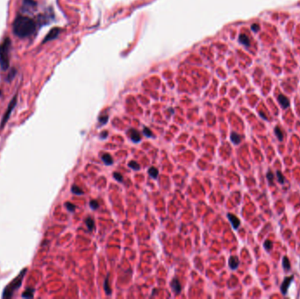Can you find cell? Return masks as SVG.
Listing matches in <instances>:
<instances>
[{"label": "cell", "instance_id": "6da1fadb", "mask_svg": "<svg viewBox=\"0 0 300 299\" xmlns=\"http://www.w3.org/2000/svg\"><path fill=\"white\" fill-rule=\"evenodd\" d=\"M36 30V24L33 19L27 16L19 15L13 24V32L19 38L24 39L33 35Z\"/></svg>", "mask_w": 300, "mask_h": 299}, {"label": "cell", "instance_id": "7a4b0ae2", "mask_svg": "<svg viewBox=\"0 0 300 299\" xmlns=\"http://www.w3.org/2000/svg\"><path fill=\"white\" fill-rule=\"evenodd\" d=\"M27 268H24L22 271L15 277V278L8 284V285L5 288L4 291H3V295H2V297L3 298H11L13 297V294L15 293V291H17L20 288L22 285V283H23V280H24V277L27 274Z\"/></svg>", "mask_w": 300, "mask_h": 299}, {"label": "cell", "instance_id": "3957f363", "mask_svg": "<svg viewBox=\"0 0 300 299\" xmlns=\"http://www.w3.org/2000/svg\"><path fill=\"white\" fill-rule=\"evenodd\" d=\"M11 48H12L11 39L5 38L0 44V66L4 70H6L10 65Z\"/></svg>", "mask_w": 300, "mask_h": 299}, {"label": "cell", "instance_id": "277c9868", "mask_svg": "<svg viewBox=\"0 0 300 299\" xmlns=\"http://www.w3.org/2000/svg\"><path fill=\"white\" fill-rule=\"evenodd\" d=\"M16 104H17V95L14 96L13 97V99L11 100V102L9 103L8 106H7L6 111H5V114H4V116H3L2 120H1V123H0V130L3 129L4 126H5V124H6L7 121H8V119H10V116H11V114H12L13 109L15 108V106H16Z\"/></svg>", "mask_w": 300, "mask_h": 299}, {"label": "cell", "instance_id": "5b68a950", "mask_svg": "<svg viewBox=\"0 0 300 299\" xmlns=\"http://www.w3.org/2000/svg\"><path fill=\"white\" fill-rule=\"evenodd\" d=\"M60 33H61V29H60V28H58V27L52 28V29L48 32V34L45 36L44 40L42 41V43H46V42H48V41L55 40V39H56V38L58 37V35H59Z\"/></svg>", "mask_w": 300, "mask_h": 299}, {"label": "cell", "instance_id": "8992f818", "mask_svg": "<svg viewBox=\"0 0 300 299\" xmlns=\"http://www.w3.org/2000/svg\"><path fill=\"white\" fill-rule=\"evenodd\" d=\"M293 280H294V275H291V276H288V277H285V278H284V282H283V283H282V285H281V288H280L281 292H282V294H283L284 296H285V295L287 294L288 290H289V288H290V285L291 284V283L293 282Z\"/></svg>", "mask_w": 300, "mask_h": 299}, {"label": "cell", "instance_id": "52a82bcc", "mask_svg": "<svg viewBox=\"0 0 300 299\" xmlns=\"http://www.w3.org/2000/svg\"><path fill=\"white\" fill-rule=\"evenodd\" d=\"M127 134H128L130 139H131V140L133 142L137 143L140 142L141 140V136L140 134V133L137 130L134 129V128H131V129L128 130L127 131Z\"/></svg>", "mask_w": 300, "mask_h": 299}, {"label": "cell", "instance_id": "ba28073f", "mask_svg": "<svg viewBox=\"0 0 300 299\" xmlns=\"http://www.w3.org/2000/svg\"><path fill=\"white\" fill-rule=\"evenodd\" d=\"M227 217H228L230 223L232 224V228L235 229V230H237L240 227V221L239 218L236 217V216H234L232 213H228L227 214Z\"/></svg>", "mask_w": 300, "mask_h": 299}, {"label": "cell", "instance_id": "9c48e42d", "mask_svg": "<svg viewBox=\"0 0 300 299\" xmlns=\"http://www.w3.org/2000/svg\"><path fill=\"white\" fill-rule=\"evenodd\" d=\"M277 100H278V103L281 104V106H282L284 109H287L289 106H290V100H289V98H288L287 97H285L284 95L280 94V95L277 97Z\"/></svg>", "mask_w": 300, "mask_h": 299}, {"label": "cell", "instance_id": "30bf717a", "mask_svg": "<svg viewBox=\"0 0 300 299\" xmlns=\"http://www.w3.org/2000/svg\"><path fill=\"white\" fill-rule=\"evenodd\" d=\"M228 264H229L230 268L232 269V270L237 269L240 264V261L238 257H236V256H231L229 258V261H228Z\"/></svg>", "mask_w": 300, "mask_h": 299}, {"label": "cell", "instance_id": "8fae6325", "mask_svg": "<svg viewBox=\"0 0 300 299\" xmlns=\"http://www.w3.org/2000/svg\"><path fill=\"white\" fill-rule=\"evenodd\" d=\"M171 288L173 290V291L176 293V294H178V293L181 292L182 290V288H181V284H180V282L178 281V279L174 278L170 283Z\"/></svg>", "mask_w": 300, "mask_h": 299}, {"label": "cell", "instance_id": "7c38bea8", "mask_svg": "<svg viewBox=\"0 0 300 299\" xmlns=\"http://www.w3.org/2000/svg\"><path fill=\"white\" fill-rule=\"evenodd\" d=\"M36 6V2L34 0H23V9L24 10H33Z\"/></svg>", "mask_w": 300, "mask_h": 299}, {"label": "cell", "instance_id": "4fadbf2b", "mask_svg": "<svg viewBox=\"0 0 300 299\" xmlns=\"http://www.w3.org/2000/svg\"><path fill=\"white\" fill-rule=\"evenodd\" d=\"M230 139H231V141L234 145H239L240 143L241 142V136L238 134L237 133H234V132H232V133H231Z\"/></svg>", "mask_w": 300, "mask_h": 299}, {"label": "cell", "instance_id": "5bb4252c", "mask_svg": "<svg viewBox=\"0 0 300 299\" xmlns=\"http://www.w3.org/2000/svg\"><path fill=\"white\" fill-rule=\"evenodd\" d=\"M34 288H28L27 289L23 294H22V297L23 298H33L34 295Z\"/></svg>", "mask_w": 300, "mask_h": 299}, {"label": "cell", "instance_id": "9a60e30c", "mask_svg": "<svg viewBox=\"0 0 300 299\" xmlns=\"http://www.w3.org/2000/svg\"><path fill=\"white\" fill-rule=\"evenodd\" d=\"M239 41L242 45H244L246 47H248L250 45V40H249V38L246 34H240V35Z\"/></svg>", "mask_w": 300, "mask_h": 299}, {"label": "cell", "instance_id": "2e32d148", "mask_svg": "<svg viewBox=\"0 0 300 299\" xmlns=\"http://www.w3.org/2000/svg\"><path fill=\"white\" fill-rule=\"evenodd\" d=\"M101 158H102V161L105 165L110 166V165H112L113 163V159H112V157L109 154H104Z\"/></svg>", "mask_w": 300, "mask_h": 299}, {"label": "cell", "instance_id": "e0dca14e", "mask_svg": "<svg viewBox=\"0 0 300 299\" xmlns=\"http://www.w3.org/2000/svg\"><path fill=\"white\" fill-rule=\"evenodd\" d=\"M274 132H275V134L276 136V138L278 139V140L279 141H283L284 140V133H283V131H282V129L280 128L279 126H276Z\"/></svg>", "mask_w": 300, "mask_h": 299}, {"label": "cell", "instance_id": "ac0fdd59", "mask_svg": "<svg viewBox=\"0 0 300 299\" xmlns=\"http://www.w3.org/2000/svg\"><path fill=\"white\" fill-rule=\"evenodd\" d=\"M283 268L285 271L291 270V262L287 256H284L283 258Z\"/></svg>", "mask_w": 300, "mask_h": 299}, {"label": "cell", "instance_id": "d6986e66", "mask_svg": "<svg viewBox=\"0 0 300 299\" xmlns=\"http://www.w3.org/2000/svg\"><path fill=\"white\" fill-rule=\"evenodd\" d=\"M85 224L87 225V228L89 229V231H92L93 228H94V220L91 218V217H87L85 219Z\"/></svg>", "mask_w": 300, "mask_h": 299}, {"label": "cell", "instance_id": "ffe728a7", "mask_svg": "<svg viewBox=\"0 0 300 299\" xmlns=\"http://www.w3.org/2000/svg\"><path fill=\"white\" fill-rule=\"evenodd\" d=\"M148 174H149V176L152 178L156 179L157 177H158V170L155 168L152 167V168H150L149 170H148Z\"/></svg>", "mask_w": 300, "mask_h": 299}, {"label": "cell", "instance_id": "44dd1931", "mask_svg": "<svg viewBox=\"0 0 300 299\" xmlns=\"http://www.w3.org/2000/svg\"><path fill=\"white\" fill-rule=\"evenodd\" d=\"M71 192L73 194H75V195H82L83 194V191L82 190H81L79 187H77L76 185H73L71 187Z\"/></svg>", "mask_w": 300, "mask_h": 299}, {"label": "cell", "instance_id": "7402d4cb", "mask_svg": "<svg viewBox=\"0 0 300 299\" xmlns=\"http://www.w3.org/2000/svg\"><path fill=\"white\" fill-rule=\"evenodd\" d=\"M104 290H105V292L107 293L108 295H111V293H112V290H111V288H110V286H109V278H108V275L106 276V278H105V281H104Z\"/></svg>", "mask_w": 300, "mask_h": 299}, {"label": "cell", "instance_id": "603a6c76", "mask_svg": "<svg viewBox=\"0 0 300 299\" xmlns=\"http://www.w3.org/2000/svg\"><path fill=\"white\" fill-rule=\"evenodd\" d=\"M272 246H273V244L272 242H271V240L266 239V240L264 241V243H263V247L265 248V250H267L268 252H270V250L272 249Z\"/></svg>", "mask_w": 300, "mask_h": 299}, {"label": "cell", "instance_id": "cb8c5ba5", "mask_svg": "<svg viewBox=\"0 0 300 299\" xmlns=\"http://www.w3.org/2000/svg\"><path fill=\"white\" fill-rule=\"evenodd\" d=\"M276 177H277V181L279 182L280 184H284V182H285V178H284V175L281 173V171H279V170L276 171Z\"/></svg>", "mask_w": 300, "mask_h": 299}, {"label": "cell", "instance_id": "d4e9b609", "mask_svg": "<svg viewBox=\"0 0 300 299\" xmlns=\"http://www.w3.org/2000/svg\"><path fill=\"white\" fill-rule=\"evenodd\" d=\"M128 166H129L131 169H133V170H139L140 169H141L140 164H139L138 162H134V161H131V162L128 163Z\"/></svg>", "mask_w": 300, "mask_h": 299}, {"label": "cell", "instance_id": "484cf974", "mask_svg": "<svg viewBox=\"0 0 300 299\" xmlns=\"http://www.w3.org/2000/svg\"><path fill=\"white\" fill-rule=\"evenodd\" d=\"M266 177H267V179H268V181H269V185H272V184H274V182H273V180H274V175H273V173L271 172V171H270V170H269V172L267 173Z\"/></svg>", "mask_w": 300, "mask_h": 299}, {"label": "cell", "instance_id": "4316f807", "mask_svg": "<svg viewBox=\"0 0 300 299\" xmlns=\"http://www.w3.org/2000/svg\"><path fill=\"white\" fill-rule=\"evenodd\" d=\"M65 206H66V208H67V210H68V211H71V212H73V211H75V204H71V203H66L65 204Z\"/></svg>", "mask_w": 300, "mask_h": 299}, {"label": "cell", "instance_id": "83f0119b", "mask_svg": "<svg viewBox=\"0 0 300 299\" xmlns=\"http://www.w3.org/2000/svg\"><path fill=\"white\" fill-rule=\"evenodd\" d=\"M90 206L91 209L97 210V209L98 208V206H99V204H98L97 201H96V200H91V201L90 202Z\"/></svg>", "mask_w": 300, "mask_h": 299}, {"label": "cell", "instance_id": "f1b7e54d", "mask_svg": "<svg viewBox=\"0 0 300 299\" xmlns=\"http://www.w3.org/2000/svg\"><path fill=\"white\" fill-rule=\"evenodd\" d=\"M108 116H100L99 117V119H98V120H99V122H100V124L101 125H105L106 123H107V121H108Z\"/></svg>", "mask_w": 300, "mask_h": 299}, {"label": "cell", "instance_id": "f546056e", "mask_svg": "<svg viewBox=\"0 0 300 299\" xmlns=\"http://www.w3.org/2000/svg\"><path fill=\"white\" fill-rule=\"evenodd\" d=\"M143 133H144V135L147 136V137H154L153 133H152V132H151V130L148 129V127H144L143 128Z\"/></svg>", "mask_w": 300, "mask_h": 299}, {"label": "cell", "instance_id": "4dcf8cb0", "mask_svg": "<svg viewBox=\"0 0 300 299\" xmlns=\"http://www.w3.org/2000/svg\"><path fill=\"white\" fill-rule=\"evenodd\" d=\"M113 177L116 179L118 182H123V177L120 175V174H119V173H117V172H114V173H113Z\"/></svg>", "mask_w": 300, "mask_h": 299}, {"label": "cell", "instance_id": "1f68e13d", "mask_svg": "<svg viewBox=\"0 0 300 299\" xmlns=\"http://www.w3.org/2000/svg\"><path fill=\"white\" fill-rule=\"evenodd\" d=\"M251 29H252L253 31L254 32H258L260 30V27H259V25H257V24H253L252 26H251Z\"/></svg>", "mask_w": 300, "mask_h": 299}, {"label": "cell", "instance_id": "d6a6232c", "mask_svg": "<svg viewBox=\"0 0 300 299\" xmlns=\"http://www.w3.org/2000/svg\"><path fill=\"white\" fill-rule=\"evenodd\" d=\"M15 74H16V71L13 69V70H12V71L9 73V75H8V77H7V78H8L9 80H12V79H13L14 76H15Z\"/></svg>", "mask_w": 300, "mask_h": 299}, {"label": "cell", "instance_id": "836d02e7", "mask_svg": "<svg viewBox=\"0 0 300 299\" xmlns=\"http://www.w3.org/2000/svg\"><path fill=\"white\" fill-rule=\"evenodd\" d=\"M107 136H108V133H107L106 131H104V132H103L102 133L100 134V138L103 139V140H104V139L107 138Z\"/></svg>", "mask_w": 300, "mask_h": 299}, {"label": "cell", "instance_id": "e575fe53", "mask_svg": "<svg viewBox=\"0 0 300 299\" xmlns=\"http://www.w3.org/2000/svg\"><path fill=\"white\" fill-rule=\"evenodd\" d=\"M0 96H1V90H0Z\"/></svg>", "mask_w": 300, "mask_h": 299}]
</instances>
